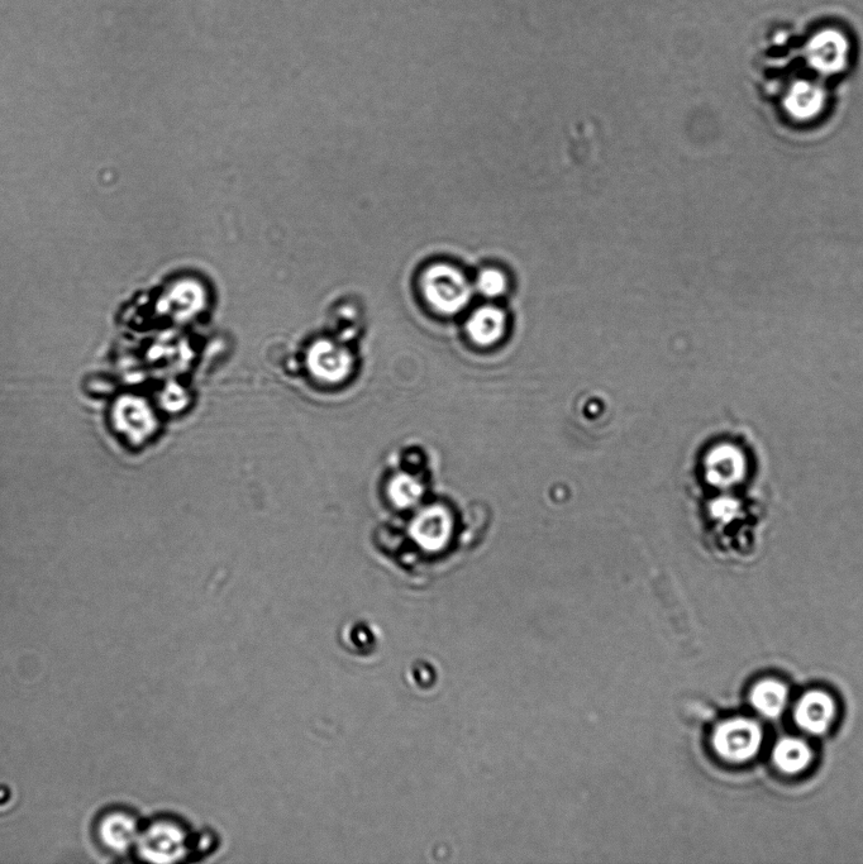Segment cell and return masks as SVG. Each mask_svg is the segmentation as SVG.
Here are the masks:
<instances>
[{
	"label": "cell",
	"mask_w": 863,
	"mask_h": 864,
	"mask_svg": "<svg viewBox=\"0 0 863 864\" xmlns=\"http://www.w3.org/2000/svg\"><path fill=\"white\" fill-rule=\"evenodd\" d=\"M418 288L428 307L442 315L462 312L474 294L464 271L447 262L427 266L419 276Z\"/></svg>",
	"instance_id": "cell-1"
},
{
	"label": "cell",
	"mask_w": 863,
	"mask_h": 864,
	"mask_svg": "<svg viewBox=\"0 0 863 864\" xmlns=\"http://www.w3.org/2000/svg\"><path fill=\"white\" fill-rule=\"evenodd\" d=\"M188 834L184 825L168 820L159 821L138 837V849L141 856L150 862L180 861L188 853Z\"/></svg>",
	"instance_id": "cell-2"
},
{
	"label": "cell",
	"mask_w": 863,
	"mask_h": 864,
	"mask_svg": "<svg viewBox=\"0 0 863 864\" xmlns=\"http://www.w3.org/2000/svg\"><path fill=\"white\" fill-rule=\"evenodd\" d=\"M762 743L761 728L748 719H733L715 730L713 746L723 760L742 763L755 757Z\"/></svg>",
	"instance_id": "cell-3"
},
{
	"label": "cell",
	"mask_w": 863,
	"mask_h": 864,
	"mask_svg": "<svg viewBox=\"0 0 863 864\" xmlns=\"http://www.w3.org/2000/svg\"><path fill=\"white\" fill-rule=\"evenodd\" d=\"M309 371L318 380L336 384L351 374L354 360L346 347L336 342L321 340L313 343L307 355Z\"/></svg>",
	"instance_id": "cell-4"
},
{
	"label": "cell",
	"mask_w": 863,
	"mask_h": 864,
	"mask_svg": "<svg viewBox=\"0 0 863 864\" xmlns=\"http://www.w3.org/2000/svg\"><path fill=\"white\" fill-rule=\"evenodd\" d=\"M452 533V518L445 508H426L419 512L410 525V534L419 547L428 552L441 551Z\"/></svg>",
	"instance_id": "cell-5"
},
{
	"label": "cell",
	"mask_w": 863,
	"mask_h": 864,
	"mask_svg": "<svg viewBox=\"0 0 863 864\" xmlns=\"http://www.w3.org/2000/svg\"><path fill=\"white\" fill-rule=\"evenodd\" d=\"M836 714V705L828 694L822 691H810L799 701L795 710V719L801 729L812 734L827 732Z\"/></svg>",
	"instance_id": "cell-6"
},
{
	"label": "cell",
	"mask_w": 863,
	"mask_h": 864,
	"mask_svg": "<svg viewBox=\"0 0 863 864\" xmlns=\"http://www.w3.org/2000/svg\"><path fill=\"white\" fill-rule=\"evenodd\" d=\"M466 326L472 341L480 346L494 345L507 331V315L495 305H484L470 315Z\"/></svg>",
	"instance_id": "cell-7"
},
{
	"label": "cell",
	"mask_w": 863,
	"mask_h": 864,
	"mask_svg": "<svg viewBox=\"0 0 863 864\" xmlns=\"http://www.w3.org/2000/svg\"><path fill=\"white\" fill-rule=\"evenodd\" d=\"M140 837L136 820L131 815L116 813L107 816L100 825V838L114 852H126Z\"/></svg>",
	"instance_id": "cell-8"
},
{
	"label": "cell",
	"mask_w": 863,
	"mask_h": 864,
	"mask_svg": "<svg viewBox=\"0 0 863 864\" xmlns=\"http://www.w3.org/2000/svg\"><path fill=\"white\" fill-rule=\"evenodd\" d=\"M116 418L118 426L130 434L132 438H146L155 428L154 414L145 403L137 402V400L119 403Z\"/></svg>",
	"instance_id": "cell-9"
},
{
	"label": "cell",
	"mask_w": 863,
	"mask_h": 864,
	"mask_svg": "<svg viewBox=\"0 0 863 864\" xmlns=\"http://www.w3.org/2000/svg\"><path fill=\"white\" fill-rule=\"evenodd\" d=\"M774 760L781 771L794 775V773L803 771L810 765L812 751L803 741L788 738L777 744Z\"/></svg>",
	"instance_id": "cell-10"
},
{
	"label": "cell",
	"mask_w": 863,
	"mask_h": 864,
	"mask_svg": "<svg viewBox=\"0 0 863 864\" xmlns=\"http://www.w3.org/2000/svg\"><path fill=\"white\" fill-rule=\"evenodd\" d=\"M788 700V690L779 681L767 680L760 682L752 691V705L761 714L775 718L784 710Z\"/></svg>",
	"instance_id": "cell-11"
},
{
	"label": "cell",
	"mask_w": 863,
	"mask_h": 864,
	"mask_svg": "<svg viewBox=\"0 0 863 864\" xmlns=\"http://www.w3.org/2000/svg\"><path fill=\"white\" fill-rule=\"evenodd\" d=\"M388 495L395 507L409 509L416 507L423 496V486L416 477L408 474H398L390 480Z\"/></svg>",
	"instance_id": "cell-12"
},
{
	"label": "cell",
	"mask_w": 863,
	"mask_h": 864,
	"mask_svg": "<svg viewBox=\"0 0 863 864\" xmlns=\"http://www.w3.org/2000/svg\"><path fill=\"white\" fill-rule=\"evenodd\" d=\"M509 288V281L505 272L497 267H486L479 272L476 278L475 289L485 298L495 299L503 297Z\"/></svg>",
	"instance_id": "cell-13"
}]
</instances>
